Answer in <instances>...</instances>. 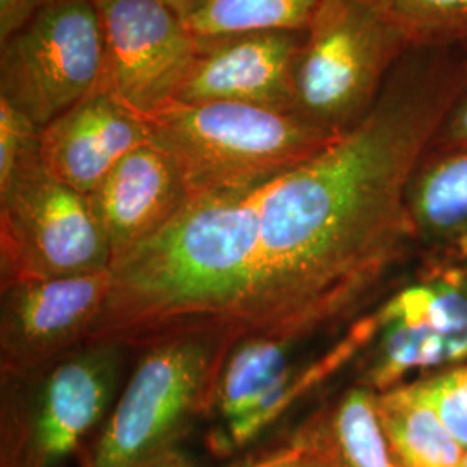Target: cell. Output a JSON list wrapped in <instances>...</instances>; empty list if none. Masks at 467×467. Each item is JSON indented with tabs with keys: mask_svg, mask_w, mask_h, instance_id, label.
<instances>
[{
	"mask_svg": "<svg viewBox=\"0 0 467 467\" xmlns=\"http://www.w3.org/2000/svg\"><path fill=\"white\" fill-rule=\"evenodd\" d=\"M467 82V44L409 50L368 117L260 189L248 275L223 341L301 343L348 317L412 254L405 194Z\"/></svg>",
	"mask_w": 467,
	"mask_h": 467,
	"instance_id": "6da1fadb",
	"label": "cell"
},
{
	"mask_svg": "<svg viewBox=\"0 0 467 467\" xmlns=\"http://www.w3.org/2000/svg\"><path fill=\"white\" fill-rule=\"evenodd\" d=\"M139 119L177 163L191 200L268 184L341 137L293 111L233 102H170Z\"/></svg>",
	"mask_w": 467,
	"mask_h": 467,
	"instance_id": "7a4b0ae2",
	"label": "cell"
},
{
	"mask_svg": "<svg viewBox=\"0 0 467 467\" xmlns=\"http://www.w3.org/2000/svg\"><path fill=\"white\" fill-rule=\"evenodd\" d=\"M410 49L389 0H320L303 34L295 113L329 134L350 132Z\"/></svg>",
	"mask_w": 467,
	"mask_h": 467,
	"instance_id": "3957f363",
	"label": "cell"
},
{
	"mask_svg": "<svg viewBox=\"0 0 467 467\" xmlns=\"http://www.w3.org/2000/svg\"><path fill=\"white\" fill-rule=\"evenodd\" d=\"M223 358L206 339L146 350L82 455V467H146L177 451L198 418H210Z\"/></svg>",
	"mask_w": 467,
	"mask_h": 467,
	"instance_id": "277c9868",
	"label": "cell"
},
{
	"mask_svg": "<svg viewBox=\"0 0 467 467\" xmlns=\"http://www.w3.org/2000/svg\"><path fill=\"white\" fill-rule=\"evenodd\" d=\"M121 347L85 343L26 378L2 379L0 467H59L99 430L115 399Z\"/></svg>",
	"mask_w": 467,
	"mask_h": 467,
	"instance_id": "5b68a950",
	"label": "cell"
},
{
	"mask_svg": "<svg viewBox=\"0 0 467 467\" xmlns=\"http://www.w3.org/2000/svg\"><path fill=\"white\" fill-rule=\"evenodd\" d=\"M379 329L357 384L381 393L467 362V262L420 258L409 283L374 310Z\"/></svg>",
	"mask_w": 467,
	"mask_h": 467,
	"instance_id": "8992f818",
	"label": "cell"
},
{
	"mask_svg": "<svg viewBox=\"0 0 467 467\" xmlns=\"http://www.w3.org/2000/svg\"><path fill=\"white\" fill-rule=\"evenodd\" d=\"M102 67L96 0H42L0 40V98L44 129L96 90Z\"/></svg>",
	"mask_w": 467,
	"mask_h": 467,
	"instance_id": "52a82bcc",
	"label": "cell"
},
{
	"mask_svg": "<svg viewBox=\"0 0 467 467\" xmlns=\"http://www.w3.org/2000/svg\"><path fill=\"white\" fill-rule=\"evenodd\" d=\"M111 250L84 194L50 177L40 158L0 187V284L111 268Z\"/></svg>",
	"mask_w": 467,
	"mask_h": 467,
	"instance_id": "ba28073f",
	"label": "cell"
},
{
	"mask_svg": "<svg viewBox=\"0 0 467 467\" xmlns=\"http://www.w3.org/2000/svg\"><path fill=\"white\" fill-rule=\"evenodd\" d=\"M104 67L96 88L137 118L173 102L198 54V36L161 0H96Z\"/></svg>",
	"mask_w": 467,
	"mask_h": 467,
	"instance_id": "9c48e42d",
	"label": "cell"
},
{
	"mask_svg": "<svg viewBox=\"0 0 467 467\" xmlns=\"http://www.w3.org/2000/svg\"><path fill=\"white\" fill-rule=\"evenodd\" d=\"M109 270L2 287V379H26L82 347L106 303Z\"/></svg>",
	"mask_w": 467,
	"mask_h": 467,
	"instance_id": "30bf717a",
	"label": "cell"
},
{
	"mask_svg": "<svg viewBox=\"0 0 467 467\" xmlns=\"http://www.w3.org/2000/svg\"><path fill=\"white\" fill-rule=\"evenodd\" d=\"M305 30H248L198 36V54L173 102H233L295 113Z\"/></svg>",
	"mask_w": 467,
	"mask_h": 467,
	"instance_id": "8fae6325",
	"label": "cell"
},
{
	"mask_svg": "<svg viewBox=\"0 0 467 467\" xmlns=\"http://www.w3.org/2000/svg\"><path fill=\"white\" fill-rule=\"evenodd\" d=\"M87 200L117 260L161 233L191 194L173 158L148 140L129 152Z\"/></svg>",
	"mask_w": 467,
	"mask_h": 467,
	"instance_id": "7c38bea8",
	"label": "cell"
},
{
	"mask_svg": "<svg viewBox=\"0 0 467 467\" xmlns=\"http://www.w3.org/2000/svg\"><path fill=\"white\" fill-rule=\"evenodd\" d=\"M150 140L139 118L96 88L40 134V161L61 184L88 196L108 173Z\"/></svg>",
	"mask_w": 467,
	"mask_h": 467,
	"instance_id": "4fadbf2b",
	"label": "cell"
},
{
	"mask_svg": "<svg viewBox=\"0 0 467 467\" xmlns=\"http://www.w3.org/2000/svg\"><path fill=\"white\" fill-rule=\"evenodd\" d=\"M405 212L420 258L467 262V148L422 154L409 181Z\"/></svg>",
	"mask_w": 467,
	"mask_h": 467,
	"instance_id": "5bb4252c",
	"label": "cell"
},
{
	"mask_svg": "<svg viewBox=\"0 0 467 467\" xmlns=\"http://www.w3.org/2000/svg\"><path fill=\"white\" fill-rule=\"evenodd\" d=\"M378 329V316L376 312H370L366 317L351 324L348 333L331 350L322 353L308 364H291V368L268 389L267 395L253 410L222 426V431L215 434L213 449L233 451L248 447L277 419L283 418L295 403L310 395L318 386L333 378L336 372L347 368L351 360L358 358L368 350Z\"/></svg>",
	"mask_w": 467,
	"mask_h": 467,
	"instance_id": "9a60e30c",
	"label": "cell"
},
{
	"mask_svg": "<svg viewBox=\"0 0 467 467\" xmlns=\"http://www.w3.org/2000/svg\"><path fill=\"white\" fill-rule=\"evenodd\" d=\"M376 410L401 467H462L466 447L416 379L378 393Z\"/></svg>",
	"mask_w": 467,
	"mask_h": 467,
	"instance_id": "2e32d148",
	"label": "cell"
},
{
	"mask_svg": "<svg viewBox=\"0 0 467 467\" xmlns=\"http://www.w3.org/2000/svg\"><path fill=\"white\" fill-rule=\"evenodd\" d=\"M376 395L355 383L334 403L310 416L334 467H401L384 436Z\"/></svg>",
	"mask_w": 467,
	"mask_h": 467,
	"instance_id": "e0dca14e",
	"label": "cell"
},
{
	"mask_svg": "<svg viewBox=\"0 0 467 467\" xmlns=\"http://www.w3.org/2000/svg\"><path fill=\"white\" fill-rule=\"evenodd\" d=\"M296 345L300 343L265 336L235 345L220 368L210 416L227 424L253 410L291 368Z\"/></svg>",
	"mask_w": 467,
	"mask_h": 467,
	"instance_id": "ac0fdd59",
	"label": "cell"
},
{
	"mask_svg": "<svg viewBox=\"0 0 467 467\" xmlns=\"http://www.w3.org/2000/svg\"><path fill=\"white\" fill-rule=\"evenodd\" d=\"M320 0H213L187 21L196 36H217L248 30H305Z\"/></svg>",
	"mask_w": 467,
	"mask_h": 467,
	"instance_id": "d6986e66",
	"label": "cell"
},
{
	"mask_svg": "<svg viewBox=\"0 0 467 467\" xmlns=\"http://www.w3.org/2000/svg\"><path fill=\"white\" fill-rule=\"evenodd\" d=\"M414 47L467 44V0H389Z\"/></svg>",
	"mask_w": 467,
	"mask_h": 467,
	"instance_id": "ffe728a7",
	"label": "cell"
},
{
	"mask_svg": "<svg viewBox=\"0 0 467 467\" xmlns=\"http://www.w3.org/2000/svg\"><path fill=\"white\" fill-rule=\"evenodd\" d=\"M40 134L42 129L32 118L0 98V187L40 158Z\"/></svg>",
	"mask_w": 467,
	"mask_h": 467,
	"instance_id": "44dd1931",
	"label": "cell"
},
{
	"mask_svg": "<svg viewBox=\"0 0 467 467\" xmlns=\"http://www.w3.org/2000/svg\"><path fill=\"white\" fill-rule=\"evenodd\" d=\"M451 433L467 449V362L416 379Z\"/></svg>",
	"mask_w": 467,
	"mask_h": 467,
	"instance_id": "7402d4cb",
	"label": "cell"
},
{
	"mask_svg": "<svg viewBox=\"0 0 467 467\" xmlns=\"http://www.w3.org/2000/svg\"><path fill=\"white\" fill-rule=\"evenodd\" d=\"M246 467H329V455L314 422L308 419L283 447Z\"/></svg>",
	"mask_w": 467,
	"mask_h": 467,
	"instance_id": "603a6c76",
	"label": "cell"
},
{
	"mask_svg": "<svg viewBox=\"0 0 467 467\" xmlns=\"http://www.w3.org/2000/svg\"><path fill=\"white\" fill-rule=\"evenodd\" d=\"M467 148V82L440 121L426 150H453Z\"/></svg>",
	"mask_w": 467,
	"mask_h": 467,
	"instance_id": "cb8c5ba5",
	"label": "cell"
},
{
	"mask_svg": "<svg viewBox=\"0 0 467 467\" xmlns=\"http://www.w3.org/2000/svg\"><path fill=\"white\" fill-rule=\"evenodd\" d=\"M42 0H0V40L17 30Z\"/></svg>",
	"mask_w": 467,
	"mask_h": 467,
	"instance_id": "d4e9b609",
	"label": "cell"
},
{
	"mask_svg": "<svg viewBox=\"0 0 467 467\" xmlns=\"http://www.w3.org/2000/svg\"><path fill=\"white\" fill-rule=\"evenodd\" d=\"M161 2H165L177 16L182 17L184 21H191L192 17L202 13L213 0H161Z\"/></svg>",
	"mask_w": 467,
	"mask_h": 467,
	"instance_id": "484cf974",
	"label": "cell"
},
{
	"mask_svg": "<svg viewBox=\"0 0 467 467\" xmlns=\"http://www.w3.org/2000/svg\"><path fill=\"white\" fill-rule=\"evenodd\" d=\"M146 467H196L191 461H187L184 455L181 453V451H173V453H170L167 457H163V459H160V461H156V462H152L150 466Z\"/></svg>",
	"mask_w": 467,
	"mask_h": 467,
	"instance_id": "4316f807",
	"label": "cell"
},
{
	"mask_svg": "<svg viewBox=\"0 0 467 467\" xmlns=\"http://www.w3.org/2000/svg\"><path fill=\"white\" fill-rule=\"evenodd\" d=\"M462 467H467V449L466 453H464V461H462Z\"/></svg>",
	"mask_w": 467,
	"mask_h": 467,
	"instance_id": "83f0119b",
	"label": "cell"
},
{
	"mask_svg": "<svg viewBox=\"0 0 467 467\" xmlns=\"http://www.w3.org/2000/svg\"><path fill=\"white\" fill-rule=\"evenodd\" d=\"M324 443V441H322ZM326 447V445H324ZM327 451V449H326ZM327 455H329V451H327ZM329 467H334L333 461H331V455H329Z\"/></svg>",
	"mask_w": 467,
	"mask_h": 467,
	"instance_id": "f1b7e54d",
	"label": "cell"
}]
</instances>
